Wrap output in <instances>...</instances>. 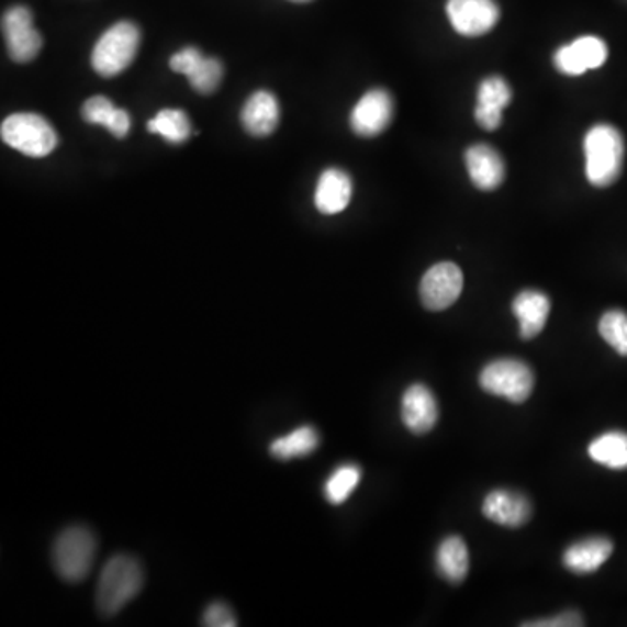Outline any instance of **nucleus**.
Returning a JSON list of instances; mask_svg holds the SVG:
<instances>
[{"label":"nucleus","mask_w":627,"mask_h":627,"mask_svg":"<svg viewBox=\"0 0 627 627\" xmlns=\"http://www.w3.org/2000/svg\"><path fill=\"white\" fill-rule=\"evenodd\" d=\"M145 573L138 560L115 555L101 569L97 584V608L103 617H114L144 587Z\"/></svg>","instance_id":"nucleus-1"},{"label":"nucleus","mask_w":627,"mask_h":627,"mask_svg":"<svg viewBox=\"0 0 627 627\" xmlns=\"http://www.w3.org/2000/svg\"><path fill=\"white\" fill-rule=\"evenodd\" d=\"M585 175L594 187H611L623 173L624 138L617 127L598 124L584 139Z\"/></svg>","instance_id":"nucleus-2"},{"label":"nucleus","mask_w":627,"mask_h":627,"mask_svg":"<svg viewBox=\"0 0 627 627\" xmlns=\"http://www.w3.org/2000/svg\"><path fill=\"white\" fill-rule=\"evenodd\" d=\"M97 537L82 525L65 528L53 544V567L61 581L77 584L93 569Z\"/></svg>","instance_id":"nucleus-3"},{"label":"nucleus","mask_w":627,"mask_h":627,"mask_svg":"<svg viewBox=\"0 0 627 627\" xmlns=\"http://www.w3.org/2000/svg\"><path fill=\"white\" fill-rule=\"evenodd\" d=\"M138 46V26L130 22L115 23L94 46L91 64L100 76H119L133 64Z\"/></svg>","instance_id":"nucleus-4"},{"label":"nucleus","mask_w":627,"mask_h":627,"mask_svg":"<svg viewBox=\"0 0 627 627\" xmlns=\"http://www.w3.org/2000/svg\"><path fill=\"white\" fill-rule=\"evenodd\" d=\"M480 385L492 396L511 403H525L534 391L535 376L527 362L519 359H497L481 370Z\"/></svg>","instance_id":"nucleus-5"},{"label":"nucleus","mask_w":627,"mask_h":627,"mask_svg":"<svg viewBox=\"0 0 627 627\" xmlns=\"http://www.w3.org/2000/svg\"><path fill=\"white\" fill-rule=\"evenodd\" d=\"M0 136L9 147L29 157L49 156L58 145L55 130L38 114L9 115L0 127Z\"/></svg>","instance_id":"nucleus-6"},{"label":"nucleus","mask_w":627,"mask_h":627,"mask_svg":"<svg viewBox=\"0 0 627 627\" xmlns=\"http://www.w3.org/2000/svg\"><path fill=\"white\" fill-rule=\"evenodd\" d=\"M463 288V275L459 266L441 261L427 270L421 281V300L427 311L439 312L451 307Z\"/></svg>","instance_id":"nucleus-7"},{"label":"nucleus","mask_w":627,"mask_h":627,"mask_svg":"<svg viewBox=\"0 0 627 627\" xmlns=\"http://www.w3.org/2000/svg\"><path fill=\"white\" fill-rule=\"evenodd\" d=\"M5 41L11 58L18 64L32 61L43 47V37L34 29V18L29 9L23 5L9 9L2 20Z\"/></svg>","instance_id":"nucleus-8"},{"label":"nucleus","mask_w":627,"mask_h":627,"mask_svg":"<svg viewBox=\"0 0 627 627\" xmlns=\"http://www.w3.org/2000/svg\"><path fill=\"white\" fill-rule=\"evenodd\" d=\"M447 13L451 26L466 37L489 34L501 18L493 0H448Z\"/></svg>","instance_id":"nucleus-9"},{"label":"nucleus","mask_w":627,"mask_h":627,"mask_svg":"<svg viewBox=\"0 0 627 627\" xmlns=\"http://www.w3.org/2000/svg\"><path fill=\"white\" fill-rule=\"evenodd\" d=\"M394 115V101L385 89H371L350 114V126L354 133L365 138L377 136L388 130Z\"/></svg>","instance_id":"nucleus-10"},{"label":"nucleus","mask_w":627,"mask_h":627,"mask_svg":"<svg viewBox=\"0 0 627 627\" xmlns=\"http://www.w3.org/2000/svg\"><path fill=\"white\" fill-rule=\"evenodd\" d=\"M401 418L413 434H426L438 424V401L424 383H412L401 401Z\"/></svg>","instance_id":"nucleus-11"},{"label":"nucleus","mask_w":627,"mask_h":627,"mask_svg":"<svg viewBox=\"0 0 627 627\" xmlns=\"http://www.w3.org/2000/svg\"><path fill=\"white\" fill-rule=\"evenodd\" d=\"M481 511L501 527L519 528L530 519L531 504L525 495L513 490H493L484 497Z\"/></svg>","instance_id":"nucleus-12"},{"label":"nucleus","mask_w":627,"mask_h":627,"mask_svg":"<svg viewBox=\"0 0 627 627\" xmlns=\"http://www.w3.org/2000/svg\"><path fill=\"white\" fill-rule=\"evenodd\" d=\"M466 165L472 183L480 190H495L505 178L501 154L486 144H477L466 152Z\"/></svg>","instance_id":"nucleus-13"},{"label":"nucleus","mask_w":627,"mask_h":627,"mask_svg":"<svg viewBox=\"0 0 627 627\" xmlns=\"http://www.w3.org/2000/svg\"><path fill=\"white\" fill-rule=\"evenodd\" d=\"M514 316L519 321V337L531 340L542 333L551 312V300L537 290H525L513 302Z\"/></svg>","instance_id":"nucleus-14"},{"label":"nucleus","mask_w":627,"mask_h":627,"mask_svg":"<svg viewBox=\"0 0 627 627\" xmlns=\"http://www.w3.org/2000/svg\"><path fill=\"white\" fill-rule=\"evenodd\" d=\"M513 91L502 77L484 79L478 89L477 121L486 131L497 130L502 123V110L510 105Z\"/></svg>","instance_id":"nucleus-15"},{"label":"nucleus","mask_w":627,"mask_h":627,"mask_svg":"<svg viewBox=\"0 0 627 627\" xmlns=\"http://www.w3.org/2000/svg\"><path fill=\"white\" fill-rule=\"evenodd\" d=\"M614 552V544L605 537H590L572 544L563 552L564 569L578 575H587L602 569Z\"/></svg>","instance_id":"nucleus-16"},{"label":"nucleus","mask_w":627,"mask_h":627,"mask_svg":"<svg viewBox=\"0 0 627 627\" xmlns=\"http://www.w3.org/2000/svg\"><path fill=\"white\" fill-rule=\"evenodd\" d=\"M350 198H352V181L346 171L332 168L321 175L314 202L323 215H337L346 210Z\"/></svg>","instance_id":"nucleus-17"},{"label":"nucleus","mask_w":627,"mask_h":627,"mask_svg":"<svg viewBox=\"0 0 627 627\" xmlns=\"http://www.w3.org/2000/svg\"><path fill=\"white\" fill-rule=\"evenodd\" d=\"M243 126L253 136H269L275 133L279 123V105L275 94L269 91H257L243 107L240 114Z\"/></svg>","instance_id":"nucleus-18"},{"label":"nucleus","mask_w":627,"mask_h":627,"mask_svg":"<svg viewBox=\"0 0 627 627\" xmlns=\"http://www.w3.org/2000/svg\"><path fill=\"white\" fill-rule=\"evenodd\" d=\"M439 575L450 584H460L469 573V549L459 535H450L436 551Z\"/></svg>","instance_id":"nucleus-19"},{"label":"nucleus","mask_w":627,"mask_h":627,"mask_svg":"<svg viewBox=\"0 0 627 627\" xmlns=\"http://www.w3.org/2000/svg\"><path fill=\"white\" fill-rule=\"evenodd\" d=\"M82 117L91 124L107 127L115 138H124L131 130V119L126 110L115 109L105 97L89 98L82 107Z\"/></svg>","instance_id":"nucleus-20"},{"label":"nucleus","mask_w":627,"mask_h":627,"mask_svg":"<svg viewBox=\"0 0 627 627\" xmlns=\"http://www.w3.org/2000/svg\"><path fill=\"white\" fill-rule=\"evenodd\" d=\"M317 447L320 433L312 426H302L270 443L269 451L275 459L291 460L307 457L314 454Z\"/></svg>","instance_id":"nucleus-21"},{"label":"nucleus","mask_w":627,"mask_h":627,"mask_svg":"<svg viewBox=\"0 0 627 627\" xmlns=\"http://www.w3.org/2000/svg\"><path fill=\"white\" fill-rule=\"evenodd\" d=\"M591 459L608 469H627V434L620 430L603 434L590 445Z\"/></svg>","instance_id":"nucleus-22"},{"label":"nucleus","mask_w":627,"mask_h":627,"mask_svg":"<svg viewBox=\"0 0 627 627\" xmlns=\"http://www.w3.org/2000/svg\"><path fill=\"white\" fill-rule=\"evenodd\" d=\"M361 481V468L356 463H344L329 474L325 483V499L332 505H340L352 495Z\"/></svg>","instance_id":"nucleus-23"},{"label":"nucleus","mask_w":627,"mask_h":627,"mask_svg":"<svg viewBox=\"0 0 627 627\" xmlns=\"http://www.w3.org/2000/svg\"><path fill=\"white\" fill-rule=\"evenodd\" d=\"M148 131L168 139L169 144H181L190 136L189 117L181 110H160L148 123Z\"/></svg>","instance_id":"nucleus-24"},{"label":"nucleus","mask_w":627,"mask_h":627,"mask_svg":"<svg viewBox=\"0 0 627 627\" xmlns=\"http://www.w3.org/2000/svg\"><path fill=\"white\" fill-rule=\"evenodd\" d=\"M600 335L608 346L627 358V314L619 309L608 311L600 320Z\"/></svg>","instance_id":"nucleus-25"},{"label":"nucleus","mask_w":627,"mask_h":627,"mask_svg":"<svg viewBox=\"0 0 627 627\" xmlns=\"http://www.w3.org/2000/svg\"><path fill=\"white\" fill-rule=\"evenodd\" d=\"M222 76H224V68H222L219 59L202 56L198 65L190 70L187 79L190 80V85L198 93L210 94L219 88Z\"/></svg>","instance_id":"nucleus-26"},{"label":"nucleus","mask_w":627,"mask_h":627,"mask_svg":"<svg viewBox=\"0 0 627 627\" xmlns=\"http://www.w3.org/2000/svg\"><path fill=\"white\" fill-rule=\"evenodd\" d=\"M572 47L587 70L602 67L608 58V47L602 38L593 37V35L578 38L575 43H572Z\"/></svg>","instance_id":"nucleus-27"},{"label":"nucleus","mask_w":627,"mask_h":627,"mask_svg":"<svg viewBox=\"0 0 627 627\" xmlns=\"http://www.w3.org/2000/svg\"><path fill=\"white\" fill-rule=\"evenodd\" d=\"M201 624L206 627H236L239 623L227 603L215 602L206 606Z\"/></svg>","instance_id":"nucleus-28"},{"label":"nucleus","mask_w":627,"mask_h":627,"mask_svg":"<svg viewBox=\"0 0 627 627\" xmlns=\"http://www.w3.org/2000/svg\"><path fill=\"white\" fill-rule=\"evenodd\" d=\"M555 65L564 76H582V74H585V70H587L584 64H582L581 58L575 55L572 44L556 51Z\"/></svg>","instance_id":"nucleus-29"},{"label":"nucleus","mask_w":627,"mask_h":627,"mask_svg":"<svg viewBox=\"0 0 627 627\" xmlns=\"http://www.w3.org/2000/svg\"><path fill=\"white\" fill-rule=\"evenodd\" d=\"M525 627H579L584 626L582 615L575 611L563 612V614L548 617V619L534 620V623H523Z\"/></svg>","instance_id":"nucleus-30"},{"label":"nucleus","mask_w":627,"mask_h":627,"mask_svg":"<svg viewBox=\"0 0 627 627\" xmlns=\"http://www.w3.org/2000/svg\"><path fill=\"white\" fill-rule=\"evenodd\" d=\"M201 58V51L195 49V47H186L171 58L169 67L173 68L175 72L183 74L187 77Z\"/></svg>","instance_id":"nucleus-31"},{"label":"nucleus","mask_w":627,"mask_h":627,"mask_svg":"<svg viewBox=\"0 0 627 627\" xmlns=\"http://www.w3.org/2000/svg\"><path fill=\"white\" fill-rule=\"evenodd\" d=\"M293 2H309V0H293Z\"/></svg>","instance_id":"nucleus-32"}]
</instances>
